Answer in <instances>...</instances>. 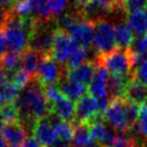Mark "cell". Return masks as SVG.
<instances>
[{
    "label": "cell",
    "instance_id": "obj_1",
    "mask_svg": "<svg viewBox=\"0 0 147 147\" xmlns=\"http://www.w3.org/2000/svg\"><path fill=\"white\" fill-rule=\"evenodd\" d=\"M13 105L18 110V122L32 131L38 120L45 119L51 114V105L45 93V86L37 76L21 89Z\"/></svg>",
    "mask_w": 147,
    "mask_h": 147
},
{
    "label": "cell",
    "instance_id": "obj_2",
    "mask_svg": "<svg viewBox=\"0 0 147 147\" xmlns=\"http://www.w3.org/2000/svg\"><path fill=\"white\" fill-rule=\"evenodd\" d=\"M96 66H102L107 69L110 75L133 77L134 60L133 55L129 49L115 48L105 54H98L95 60Z\"/></svg>",
    "mask_w": 147,
    "mask_h": 147
},
{
    "label": "cell",
    "instance_id": "obj_3",
    "mask_svg": "<svg viewBox=\"0 0 147 147\" xmlns=\"http://www.w3.org/2000/svg\"><path fill=\"white\" fill-rule=\"evenodd\" d=\"M52 21H39L36 20L35 27L30 36L29 47L32 50L45 55H52L54 32L56 30V24Z\"/></svg>",
    "mask_w": 147,
    "mask_h": 147
},
{
    "label": "cell",
    "instance_id": "obj_4",
    "mask_svg": "<svg viewBox=\"0 0 147 147\" xmlns=\"http://www.w3.org/2000/svg\"><path fill=\"white\" fill-rule=\"evenodd\" d=\"M92 45L96 51L97 55L105 54L114 50L116 48L114 24L106 20H101L95 22Z\"/></svg>",
    "mask_w": 147,
    "mask_h": 147
},
{
    "label": "cell",
    "instance_id": "obj_5",
    "mask_svg": "<svg viewBox=\"0 0 147 147\" xmlns=\"http://www.w3.org/2000/svg\"><path fill=\"white\" fill-rule=\"evenodd\" d=\"M103 118L106 123L119 133H129V131H131L127 117L124 97L116 98L110 102L109 106L103 114Z\"/></svg>",
    "mask_w": 147,
    "mask_h": 147
},
{
    "label": "cell",
    "instance_id": "obj_6",
    "mask_svg": "<svg viewBox=\"0 0 147 147\" xmlns=\"http://www.w3.org/2000/svg\"><path fill=\"white\" fill-rule=\"evenodd\" d=\"M65 77L66 70L64 66L55 60L53 55H45L42 57L37 73V78L45 87L57 84Z\"/></svg>",
    "mask_w": 147,
    "mask_h": 147
},
{
    "label": "cell",
    "instance_id": "obj_7",
    "mask_svg": "<svg viewBox=\"0 0 147 147\" xmlns=\"http://www.w3.org/2000/svg\"><path fill=\"white\" fill-rule=\"evenodd\" d=\"M78 47L79 45L69 36L68 32L56 28L54 32L52 55L61 65L63 66L66 65L70 56L73 55V53Z\"/></svg>",
    "mask_w": 147,
    "mask_h": 147
},
{
    "label": "cell",
    "instance_id": "obj_8",
    "mask_svg": "<svg viewBox=\"0 0 147 147\" xmlns=\"http://www.w3.org/2000/svg\"><path fill=\"white\" fill-rule=\"evenodd\" d=\"M75 108V121L74 123H89L94 118L101 115L96 98L91 94H84L76 104Z\"/></svg>",
    "mask_w": 147,
    "mask_h": 147
},
{
    "label": "cell",
    "instance_id": "obj_9",
    "mask_svg": "<svg viewBox=\"0 0 147 147\" xmlns=\"http://www.w3.org/2000/svg\"><path fill=\"white\" fill-rule=\"evenodd\" d=\"M90 128L91 136L93 141L97 142L103 147H110L115 141L117 133L114 129L106 123L103 115L97 116L91 122L87 123Z\"/></svg>",
    "mask_w": 147,
    "mask_h": 147
},
{
    "label": "cell",
    "instance_id": "obj_10",
    "mask_svg": "<svg viewBox=\"0 0 147 147\" xmlns=\"http://www.w3.org/2000/svg\"><path fill=\"white\" fill-rule=\"evenodd\" d=\"M67 32L79 46L90 48L92 41H93L94 23L82 18L76 24H74Z\"/></svg>",
    "mask_w": 147,
    "mask_h": 147
},
{
    "label": "cell",
    "instance_id": "obj_11",
    "mask_svg": "<svg viewBox=\"0 0 147 147\" xmlns=\"http://www.w3.org/2000/svg\"><path fill=\"white\" fill-rule=\"evenodd\" d=\"M51 105V114L56 116L63 121L66 122H73L75 121V108L76 106L69 98L65 96L61 92V94L57 97H55L52 102H50Z\"/></svg>",
    "mask_w": 147,
    "mask_h": 147
},
{
    "label": "cell",
    "instance_id": "obj_12",
    "mask_svg": "<svg viewBox=\"0 0 147 147\" xmlns=\"http://www.w3.org/2000/svg\"><path fill=\"white\" fill-rule=\"evenodd\" d=\"M32 133L34 138L41 144L42 147H51L59 140L54 128L48 117L37 121L32 128Z\"/></svg>",
    "mask_w": 147,
    "mask_h": 147
},
{
    "label": "cell",
    "instance_id": "obj_13",
    "mask_svg": "<svg viewBox=\"0 0 147 147\" xmlns=\"http://www.w3.org/2000/svg\"><path fill=\"white\" fill-rule=\"evenodd\" d=\"M95 71H96V63L94 61L89 60L77 68L66 71V77L87 87L90 86V83L92 82Z\"/></svg>",
    "mask_w": 147,
    "mask_h": 147
},
{
    "label": "cell",
    "instance_id": "obj_14",
    "mask_svg": "<svg viewBox=\"0 0 147 147\" xmlns=\"http://www.w3.org/2000/svg\"><path fill=\"white\" fill-rule=\"evenodd\" d=\"M2 135L10 147L21 145L28 138L27 129L20 122L5 124V127L2 129Z\"/></svg>",
    "mask_w": 147,
    "mask_h": 147
},
{
    "label": "cell",
    "instance_id": "obj_15",
    "mask_svg": "<svg viewBox=\"0 0 147 147\" xmlns=\"http://www.w3.org/2000/svg\"><path fill=\"white\" fill-rule=\"evenodd\" d=\"M133 77H123L117 75H109L107 80V94L110 102L116 98L124 97L125 89Z\"/></svg>",
    "mask_w": 147,
    "mask_h": 147
},
{
    "label": "cell",
    "instance_id": "obj_16",
    "mask_svg": "<svg viewBox=\"0 0 147 147\" xmlns=\"http://www.w3.org/2000/svg\"><path fill=\"white\" fill-rule=\"evenodd\" d=\"M42 57L43 55L41 53L32 50L30 48H27L21 53V69L26 71L29 76L36 77Z\"/></svg>",
    "mask_w": 147,
    "mask_h": 147
},
{
    "label": "cell",
    "instance_id": "obj_17",
    "mask_svg": "<svg viewBox=\"0 0 147 147\" xmlns=\"http://www.w3.org/2000/svg\"><path fill=\"white\" fill-rule=\"evenodd\" d=\"M56 86L59 87L60 91L64 94L65 96L69 98L74 103L75 102L77 103L87 92V87L86 86L76 82V81H74V80L67 78V77L62 79Z\"/></svg>",
    "mask_w": 147,
    "mask_h": 147
},
{
    "label": "cell",
    "instance_id": "obj_18",
    "mask_svg": "<svg viewBox=\"0 0 147 147\" xmlns=\"http://www.w3.org/2000/svg\"><path fill=\"white\" fill-rule=\"evenodd\" d=\"M124 97L129 101L133 102L135 104L142 105L144 103H147V88L145 84L141 83L140 81L132 79L129 82L128 87L125 89Z\"/></svg>",
    "mask_w": 147,
    "mask_h": 147
},
{
    "label": "cell",
    "instance_id": "obj_19",
    "mask_svg": "<svg viewBox=\"0 0 147 147\" xmlns=\"http://www.w3.org/2000/svg\"><path fill=\"white\" fill-rule=\"evenodd\" d=\"M127 23L138 36L147 35V13L145 10L135 11L127 15Z\"/></svg>",
    "mask_w": 147,
    "mask_h": 147
},
{
    "label": "cell",
    "instance_id": "obj_20",
    "mask_svg": "<svg viewBox=\"0 0 147 147\" xmlns=\"http://www.w3.org/2000/svg\"><path fill=\"white\" fill-rule=\"evenodd\" d=\"M116 46L121 49H129L134 40V35L128 23L121 21L115 26Z\"/></svg>",
    "mask_w": 147,
    "mask_h": 147
},
{
    "label": "cell",
    "instance_id": "obj_21",
    "mask_svg": "<svg viewBox=\"0 0 147 147\" xmlns=\"http://www.w3.org/2000/svg\"><path fill=\"white\" fill-rule=\"evenodd\" d=\"M73 138L71 144L74 147H87L93 141L90 132V128L87 123L73 124Z\"/></svg>",
    "mask_w": 147,
    "mask_h": 147
},
{
    "label": "cell",
    "instance_id": "obj_22",
    "mask_svg": "<svg viewBox=\"0 0 147 147\" xmlns=\"http://www.w3.org/2000/svg\"><path fill=\"white\" fill-rule=\"evenodd\" d=\"M131 53L133 55L134 65L135 67L144 60L147 59V35L138 36L134 38L131 47L129 48Z\"/></svg>",
    "mask_w": 147,
    "mask_h": 147
},
{
    "label": "cell",
    "instance_id": "obj_23",
    "mask_svg": "<svg viewBox=\"0 0 147 147\" xmlns=\"http://www.w3.org/2000/svg\"><path fill=\"white\" fill-rule=\"evenodd\" d=\"M48 118L50 119L51 123H52V125H53V128H54V130H55V133L57 135V138H60V140H64V141L71 142L73 131H74L73 124L61 120L60 118H57V117L54 116L53 114H50V115L48 116Z\"/></svg>",
    "mask_w": 147,
    "mask_h": 147
},
{
    "label": "cell",
    "instance_id": "obj_24",
    "mask_svg": "<svg viewBox=\"0 0 147 147\" xmlns=\"http://www.w3.org/2000/svg\"><path fill=\"white\" fill-rule=\"evenodd\" d=\"M32 8V15L39 21H52L51 13V0H29Z\"/></svg>",
    "mask_w": 147,
    "mask_h": 147
},
{
    "label": "cell",
    "instance_id": "obj_25",
    "mask_svg": "<svg viewBox=\"0 0 147 147\" xmlns=\"http://www.w3.org/2000/svg\"><path fill=\"white\" fill-rule=\"evenodd\" d=\"M0 66L5 74L14 73L21 69V53L18 52H5L0 57Z\"/></svg>",
    "mask_w": 147,
    "mask_h": 147
},
{
    "label": "cell",
    "instance_id": "obj_26",
    "mask_svg": "<svg viewBox=\"0 0 147 147\" xmlns=\"http://www.w3.org/2000/svg\"><path fill=\"white\" fill-rule=\"evenodd\" d=\"M89 49L90 48H84V47L79 46L73 53V55L70 56V59L66 63V65L64 66L65 70L66 71L73 70V69L79 67L80 65H82L83 63H86L87 61H89L88 60V55L90 53Z\"/></svg>",
    "mask_w": 147,
    "mask_h": 147
},
{
    "label": "cell",
    "instance_id": "obj_27",
    "mask_svg": "<svg viewBox=\"0 0 147 147\" xmlns=\"http://www.w3.org/2000/svg\"><path fill=\"white\" fill-rule=\"evenodd\" d=\"M20 91L21 90L16 86H14L12 82L8 81L0 89V107L13 104L16 97L18 96Z\"/></svg>",
    "mask_w": 147,
    "mask_h": 147
},
{
    "label": "cell",
    "instance_id": "obj_28",
    "mask_svg": "<svg viewBox=\"0 0 147 147\" xmlns=\"http://www.w3.org/2000/svg\"><path fill=\"white\" fill-rule=\"evenodd\" d=\"M133 130H136L142 138H147V103L140 105L138 122L135 124Z\"/></svg>",
    "mask_w": 147,
    "mask_h": 147
},
{
    "label": "cell",
    "instance_id": "obj_29",
    "mask_svg": "<svg viewBox=\"0 0 147 147\" xmlns=\"http://www.w3.org/2000/svg\"><path fill=\"white\" fill-rule=\"evenodd\" d=\"M0 114H1V117H2L5 124L18 122V110H16V108H15V106L13 104L0 107Z\"/></svg>",
    "mask_w": 147,
    "mask_h": 147
},
{
    "label": "cell",
    "instance_id": "obj_30",
    "mask_svg": "<svg viewBox=\"0 0 147 147\" xmlns=\"http://www.w3.org/2000/svg\"><path fill=\"white\" fill-rule=\"evenodd\" d=\"M147 7V0H123V11L128 15L135 11L145 10Z\"/></svg>",
    "mask_w": 147,
    "mask_h": 147
},
{
    "label": "cell",
    "instance_id": "obj_31",
    "mask_svg": "<svg viewBox=\"0 0 147 147\" xmlns=\"http://www.w3.org/2000/svg\"><path fill=\"white\" fill-rule=\"evenodd\" d=\"M133 79L147 86V59L140 63L136 66V68L134 69Z\"/></svg>",
    "mask_w": 147,
    "mask_h": 147
},
{
    "label": "cell",
    "instance_id": "obj_32",
    "mask_svg": "<svg viewBox=\"0 0 147 147\" xmlns=\"http://www.w3.org/2000/svg\"><path fill=\"white\" fill-rule=\"evenodd\" d=\"M134 140L135 138L129 135V133H118L110 147H131Z\"/></svg>",
    "mask_w": 147,
    "mask_h": 147
},
{
    "label": "cell",
    "instance_id": "obj_33",
    "mask_svg": "<svg viewBox=\"0 0 147 147\" xmlns=\"http://www.w3.org/2000/svg\"><path fill=\"white\" fill-rule=\"evenodd\" d=\"M67 0H51V13L52 18H57L64 13Z\"/></svg>",
    "mask_w": 147,
    "mask_h": 147
},
{
    "label": "cell",
    "instance_id": "obj_34",
    "mask_svg": "<svg viewBox=\"0 0 147 147\" xmlns=\"http://www.w3.org/2000/svg\"><path fill=\"white\" fill-rule=\"evenodd\" d=\"M10 10L11 9H5L0 7V32H2V29L5 28V23L8 21L10 14Z\"/></svg>",
    "mask_w": 147,
    "mask_h": 147
},
{
    "label": "cell",
    "instance_id": "obj_35",
    "mask_svg": "<svg viewBox=\"0 0 147 147\" xmlns=\"http://www.w3.org/2000/svg\"><path fill=\"white\" fill-rule=\"evenodd\" d=\"M15 147H42V146H41V144L38 142L34 136H28L21 145L15 146Z\"/></svg>",
    "mask_w": 147,
    "mask_h": 147
},
{
    "label": "cell",
    "instance_id": "obj_36",
    "mask_svg": "<svg viewBox=\"0 0 147 147\" xmlns=\"http://www.w3.org/2000/svg\"><path fill=\"white\" fill-rule=\"evenodd\" d=\"M51 147H74V146H73V144H71V142L64 141V140H60V138H59Z\"/></svg>",
    "mask_w": 147,
    "mask_h": 147
},
{
    "label": "cell",
    "instance_id": "obj_37",
    "mask_svg": "<svg viewBox=\"0 0 147 147\" xmlns=\"http://www.w3.org/2000/svg\"><path fill=\"white\" fill-rule=\"evenodd\" d=\"M74 2V5H75V9L76 10H81L83 7L86 5L91 1V0H71Z\"/></svg>",
    "mask_w": 147,
    "mask_h": 147
},
{
    "label": "cell",
    "instance_id": "obj_38",
    "mask_svg": "<svg viewBox=\"0 0 147 147\" xmlns=\"http://www.w3.org/2000/svg\"><path fill=\"white\" fill-rule=\"evenodd\" d=\"M5 49H7V46H5V36L2 32H0V57L5 53Z\"/></svg>",
    "mask_w": 147,
    "mask_h": 147
},
{
    "label": "cell",
    "instance_id": "obj_39",
    "mask_svg": "<svg viewBox=\"0 0 147 147\" xmlns=\"http://www.w3.org/2000/svg\"><path fill=\"white\" fill-rule=\"evenodd\" d=\"M13 1L14 0H0V7L5 9H11L9 7L13 5Z\"/></svg>",
    "mask_w": 147,
    "mask_h": 147
},
{
    "label": "cell",
    "instance_id": "obj_40",
    "mask_svg": "<svg viewBox=\"0 0 147 147\" xmlns=\"http://www.w3.org/2000/svg\"><path fill=\"white\" fill-rule=\"evenodd\" d=\"M0 147H9V144L5 140L2 133H0Z\"/></svg>",
    "mask_w": 147,
    "mask_h": 147
},
{
    "label": "cell",
    "instance_id": "obj_41",
    "mask_svg": "<svg viewBox=\"0 0 147 147\" xmlns=\"http://www.w3.org/2000/svg\"><path fill=\"white\" fill-rule=\"evenodd\" d=\"M131 147H146V145H145L144 143H141L140 141H138V140L135 138V140H134V142L132 143Z\"/></svg>",
    "mask_w": 147,
    "mask_h": 147
},
{
    "label": "cell",
    "instance_id": "obj_42",
    "mask_svg": "<svg viewBox=\"0 0 147 147\" xmlns=\"http://www.w3.org/2000/svg\"><path fill=\"white\" fill-rule=\"evenodd\" d=\"M87 147H103V146H102V145H100V144H98L97 142H95V141H92V142L90 143Z\"/></svg>",
    "mask_w": 147,
    "mask_h": 147
},
{
    "label": "cell",
    "instance_id": "obj_43",
    "mask_svg": "<svg viewBox=\"0 0 147 147\" xmlns=\"http://www.w3.org/2000/svg\"><path fill=\"white\" fill-rule=\"evenodd\" d=\"M5 121H3V119H2V117H1V114H0V130H2L3 129V127H5Z\"/></svg>",
    "mask_w": 147,
    "mask_h": 147
},
{
    "label": "cell",
    "instance_id": "obj_44",
    "mask_svg": "<svg viewBox=\"0 0 147 147\" xmlns=\"http://www.w3.org/2000/svg\"><path fill=\"white\" fill-rule=\"evenodd\" d=\"M1 71H2V69H1V66H0V73H1Z\"/></svg>",
    "mask_w": 147,
    "mask_h": 147
},
{
    "label": "cell",
    "instance_id": "obj_45",
    "mask_svg": "<svg viewBox=\"0 0 147 147\" xmlns=\"http://www.w3.org/2000/svg\"><path fill=\"white\" fill-rule=\"evenodd\" d=\"M16 1H22V0H16Z\"/></svg>",
    "mask_w": 147,
    "mask_h": 147
},
{
    "label": "cell",
    "instance_id": "obj_46",
    "mask_svg": "<svg viewBox=\"0 0 147 147\" xmlns=\"http://www.w3.org/2000/svg\"><path fill=\"white\" fill-rule=\"evenodd\" d=\"M145 145H146V147H147V144H145Z\"/></svg>",
    "mask_w": 147,
    "mask_h": 147
}]
</instances>
